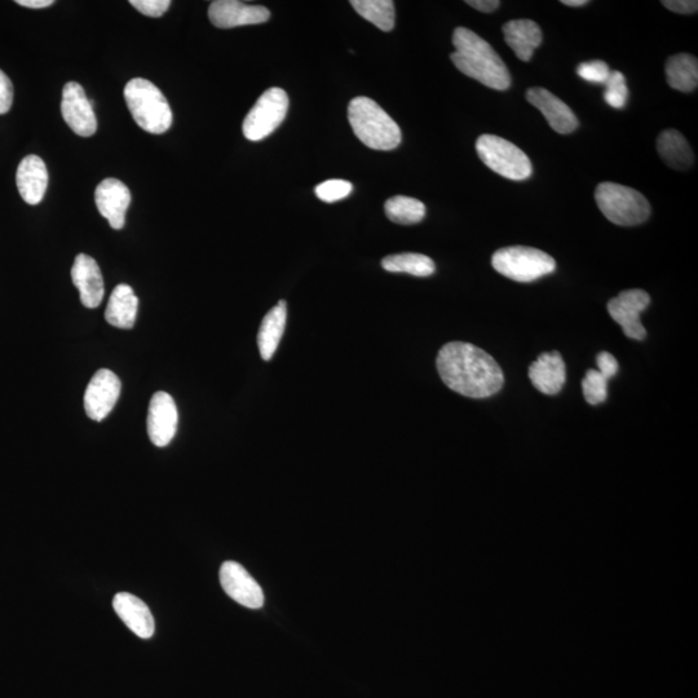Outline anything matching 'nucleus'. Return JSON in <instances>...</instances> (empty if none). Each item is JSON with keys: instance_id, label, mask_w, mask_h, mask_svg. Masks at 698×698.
Listing matches in <instances>:
<instances>
[{"instance_id": "f257e3e1", "label": "nucleus", "mask_w": 698, "mask_h": 698, "mask_svg": "<svg viewBox=\"0 0 698 698\" xmlns=\"http://www.w3.org/2000/svg\"><path fill=\"white\" fill-rule=\"evenodd\" d=\"M440 378L459 395L487 399L502 390L505 377L489 353L474 344L453 342L440 349L436 360Z\"/></svg>"}, {"instance_id": "f03ea898", "label": "nucleus", "mask_w": 698, "mask_h": 698, "mask_svg": "<svg viewBox=\"0 0 698 698\" xmlns=\"http://www.w3.org/2000/svg\"><path fill=\"white\" fill-rule=\"evenodd\" d=\"M455 51L450 55L455 68L481 85L497 91L511 86V74L498 53L470 29L457 28L453 34Z\"/></svg>"}, {"instance_id": "7ed1b4c3", "label": "nucleus", "mask_w": 698, "mask_h": 698, "mask_svg": "<svg viewBox=\"0 0 698 698\" xmlns=\"http://www.w3.org/2000/svg\"><path fill=\"white\" fill-rule=\"evenodd\" d=\"M348 121L357 139L374 150H393L402 139L399 125L369 97H355L348 105Z\"/></svg>"}, {"instance_id": "20e7f679", "label": "nucleus", "mask_w": 698, "mask_h": 698, "mask_svg": "<svg viewBox=\"0 0 698 698\" xmlns=\"http://www.w3.org/2000/svg\"><path fill=\"white\" fill-rule=\"evenodd\" d=\"M126 104L131 116L141 130L153 135L165 134L172 126V110L162 91L144 78H134L127 83Z\"/></svg>"}, {"instance_id": "39448f33", "label": "nucleus", "mask_w": 698, "mask_h": 698, "mask_svg": "<svg viewBox=\"0 0 698 698\" xmlns=\"http://www.w3.org/2000/svg\"><path fill=\"white\" fill-rule=\"evenodd\" d=\"M595 201L605 218L621 227H635L651 216V205L642 193L611 181L596 187Z\"/></svg>"}, {"instance_id": "423d86ee", "label": "nucleus", "mask_w": 698, "mask_h": 698, "mask_svg": "<svg viewBox=\"0 0 698 698\" xmlns=\"http://www.w3.org/2000/svg\"><path fill=\"white\" fill-rule=\"evenodd\" d=\"M493 268L516 282H532L555 271L556 263L549 254L527 246L505 247L494 253Z\"/></svg>"}, {"instance_id": "0eeeda50", "label": "nucleus", "mask_w": 698, "mask_h": 698, "mask_svg": "<svg viewBox=\"0 0 698 698\" xmlns=\"http://www.w3.org/2000/svg\"><path fill=\"white\" fill-rule=\"evenodd\" d=\"M476 152L484 165L503 178L523 181L532 175L533 167L527 154L499 136H480L476 141Z\"/></svg>"}, {"instance_id": "6e6552de", "label": "nucleus", "mask_w": 698, "mask_h": 698, "mask_svg": "<svg viewBox=\"0 0 698 698\" xmlns=\"http://www.w3.org/2000/svg\"><path fill=\"white\" fill-rule=\"evenodd\" d=\"M289 110V96L282 88L272 87L265 91L253 109L247 114L242 132L247 140L260 141L268 138L281 126Z\"/></svg>"}, {"instance_id": "1a4fd4ad", "label": "nucleus", "mask_w": 698, "mask_h": 698, "mask_svg": "<svg viewBox=\"0 0 698 698\" xmlns=\"http://www.w3.org/2000/svg\"><path fill=\"white\" fill-rule=\"evenodd\" d=\"M651 303V297L644 290H627L608 303L609 315L621 326L627 338L643 340L647 331L640 322V315Z\"/></svg>"}, {"instance_id": "9d476101", "label": "nucleus", "mask_w": 698, "mask_h": 698, "mask_svg": "<svg viewBox=\"0 0 698 698\" xmlns=\"http://www.w3.org/2000/svg\"><path fill=\"white\" fill-rule=\"evenodd\" d=\"M61 114L75 134L90 138L97 130V119L85 90L77 82L66 83L61 100Z\"/></svg>"}, {"instance_id": "9b49d317", "label": "nucleus", "mask_w": 698, "mask_h": 698, "mask_svg": "<svg viewBox=\"0 0 698 698\" xmlns=\"http://www.w3.org/2000/svg\"><path fill=\"white\" fill-rule=\"evenodd\" d=\"M122 384L113 371L101 369L88 383L85 393V410L92 421L101 422L117 405Z\"/></svg>"}, {"instance_id": "f8f14e48", "label": "nucleus", "mask_w": 698, "mask_h": 698, "mask_svg": "<svg viewBox=\"0 0 698 698\" xmlns=\"http://www.w3.org/2000/svg\"><path fill=\"white\" fill-rule=\"evenodd\" d=\"M148 436L158 448L169 445L178 431L179 413L174 399L167 392L154 393L149 404Z\"/></svg>"}, {"instance_id": "ddd939ff", "label": "nucleus", "mask_w": 698, "mask_h": 698, "mask_svg": "<svg viewBox=\"0 0 698 698\" xmlns=\"http://www.w3.org/2000/svg\"><path fill=\"white\" fill-rule=\"evenodd\" d=\"M220 583L228 596L246 608L259 609L264 604V594L259 583L236 561H225L220 568Z\"/></svg>"}, {"instance_id": "4468645a", "label": "nucleus", "mask_w": 698, "mask_h": 698, "mask_svg": "<svg viewBox=\"0 0 698 698\" xmlns=\"http://www.w3.org/2000/svg\"><path fill=\"white\" fill-rule=\"evenodd\" d=\"M211 24L219 29L264 24L271 19V12L263 6H254L237 0H216L209 7Z\"/></svg>"}, {"instance_id": "2eb2a0df", "label": "nucleus", "mask_w": 698, "mask_h": 698, "mask_svg": "<svg viewBox=\"0 0 698 698\" xmlns=\"http://www.w3.org/2000/svg\"><path fill=\"white\" fill-rule=\"evenodd\" d=\"M97 210L108 220L110 227L119 231L125 227L126 214L131 205V192L118 179H105L95 192Z\"/></svg>"}, {"instance_id": "dca6fc26", "label": "nucleus", "mask_w": 698, "mask_h": 698, "mask_svg": "<svg viewBox=\"0 0 698 698\" xmlns=\"http://www.w3.org/2000/svg\"><path fill=\"white\" fill-rule=\"evenodd\" d=\"M527 100L545 116L552 130L561 135L572 134L577 130L578 119L564 101L551 94L546 88L533 87L527 92Z\"/></svg>"}, {"instance_id": "f3484780", "label": "nucleus", "mask_w": 698, "mask_h": 698, "mask_svg": "<svg viewBox=\"0 0 698 698\" xmlns=\"http://www.w3.org/2000/svg\"><path fill=\"white\" fill-rule=\"evenodd\" d=\"M72 280L86 308H97L103 303L105 287L99 264L86 254H79L72 267Z\"/></svg>"}, {"instance_id": "a211bd4d", "label": "nucleus", "mask_w": 698, "mask_h": 698, "mask_svg": "<svg viewBox=\"0 0 698 698\" xmlns=\"http://www.w3.org/2000/svg\"><path fill=\"white\" fill-rule=\"evenodd\" d=\"M114 611L132 633L141 639H150L156 630L152 612L143 600L135 595L119 593L113 599Z\"/></svg>"}, {"instance_id": "6ab92c4d", "label": "nucleus", "mask_w": 698, "mask_h": 698, "mask_svg": "<svg viewBox=\"0 0 698 698\" xmlns=\"http://www.w3.org/2000/svg\"><path fill=\"white\" fill-rule=\"evenodd\" d=\"M16 184L22 200L33 206L41 203L48 188V171L43 159L34 154L22 159Z\"/></svg>"}, {"instance_id": "aec40b11", "label": "nucleus", "mask_w": 698, "mask_h": 698, "mask_svg": "<svg viewBox=\"0 0 698 698\" xmlns=\"http://www.w3.org/2000/svg\"><path fill=\"white\" fill-rule=\"evenodd\" d=\"M529 378L533 386L545 395H556L567 381V369L559 352L543 353L530 365Z\"/></svg>"}, {"instance_id": "412c9836", "label": "nucleus", "mask_w": 698, "mask_h": 698, "mask_svg": "<svg viewBox=\"0 0 698 698\" xmlns=\"http://www.w3.org/2000/svg\"><path fill=\"white\" fill-rule=\"evenodd\" d=\"M503 35L508 47L521 61L532 60L534 51L541 46L542 30L532 20H512L503 26Z\"/></svg>"}, {"instance_id": "4be33fe9", "label": "nucleus", "mask_w": 698, "mask_h": 698, "mask_svg": "<svg viewBox=\"0 0 698 698\" xmlns=\"http://www.w3.org/2000/svg\"><path fill=\"white\" fill-rule=\"evenodd\" d=\"M139 299L131 286L118 285L110 295L105 320L114 328L130 330L138 317Z\"/></svg>"}, {"instance_id": "5701e85b", "label": "nucleus", "mask_w": 698, "mask_h": 698, "mask_svg": "<svg viewBox=\"0 0 698 698\" xmlns=\"http://www.w3.org/2000/svg\"><path fill=\"white\" fill-rule=\"evenodd\" d=\"M287 320V304L285 300L278 302L264 316L258 333V346L260 356L264 361H269L275 355L282 337H284Z\"/></svg>"}, {"instance_id": "b1692460", "label": "nucleus", "mask_w": 698, "mask_h": 698, "mask_svg": "<svg viewBox=\"0 0 698 698\" xmlns=\"http://www.w3.org/2000/svg\"><path fill=\"white\" fill-rule=\"evenodd\" d=\"M657 152L671 169L686 171L695 162L691 145L677 130H666L657 139Z\"/></svg>"}, {"instance_id": "393cba45", "label": "nucleus", "mask_w": 698, "mask_h": 698, "mask_svg": "<svg viewBox=\"0 0 698 698\" xmlns=\"http://www.w3.org/2000/svg\"><path fill=\"white\" fill-rule=\"evenodd\" d=\"M666 79L671 88L680 92H693L698 86V61L688 53L671 56L666 63Z\"/></svg>"}, {"instance_id": "a878e982", "label": "nucleus", "mask_w": 698, "mask_h": 698, "mask_svg": "<svg viewBox=\"0 0 698 698\" xmlns=\"http://www.w3.org/2000/svg\"><path fill=\"white\" fill-rule=\"evenodd\" d=\"M384 271L391 273H408L415 277L434 275V260L423 254L405 253L387 256L382 260Z\"/></svg>"}, {"instance_id": "bb28decb", "label": "nucleus", "mask_w": 698, "mask_h": 698, "mask_svg": "<svg viewBox=\"0 0 698 698\" xmlns=\"http://www.w3.org/2000/svg\"><path fill=\"white\" fill-rule=\"evenodd\" d=\"M351 6L362 19L368 20L382 32L395 28V3L391 0H352Z\"/></svg>"}, {"instance_id": "cd10ccee", "label": "nucleus", "mask_w": 698, "mask_h": 698, "mask_svg": "<svg viewBox=\"0 0 698 698\" xmlns=\"http://www.w3.org/2000/svg\"><path fill=\"white\" fill-rule=\"evenodd\" d=\"M384 211L391 222L402 225L421 223L426 216V206L423 202L405 196L390 198L384 205Z\"/></svg>"}, {"instance_id": "c85d7f7f", "label": "nucleus", "mask_w": 698, "mask_h": 698, "mask_svg": "<svg viewBox=\"0 0 698 698\" xmlns=\"http://www.w3.org/2000/svg\"><path fill=\"white\" fill-rule=\"evenodd\" d=\"M608 378L598 370L590 369L583 378V395L590 405L602 404L608 396Z\"/></svg>"}, {"instance_id": "c756f323", "label": "nucleus", "mask_w": 698, "mask_h": 698, "mask_svg": "<svg viewBox=\"0 0 698 698\" xmlns=\"http://www.w3.org/2000/svg\"><path fill=\"white\" fill-rule=\"evenodd\" d=\"M604 99L614 109H622L629 99V88L626 85L625 75L621 72H611L607 82L604 83Z\"/></svg>"}, {"instance_id": "7c9ffc66", "label": "nucleus", "mask_w": 698, "mask_h": 698, "mask_svg": "<svg viewBox=\"0 0 698 698\" xmlns=\"http://www.w3.org/2000/svg\"><path fill=\"white\" fill-rule=\"evenodd\" d=\"M353 191V185L347 180L331 179L317 185L316 196L321 201L334 203L344 200Z\"/></svg>"}, {"instance_id": "2f4dec72", "label": "nucleus", "mask_w": 698, "mask_h": 698, "mask_svg": "<svg viewBox=\"0 0 698 698\" xmlns=\"http://www.w3.org/2000/svg\"><path fill=\"white\" fill-rule=\"evenodd\" d=\"M612 70L609 66L604 63V61L594 60L590 63H583L578 65L577 74L580 75L582 79L591 83H604L607 82L609 75H611Z\"/></svg>"}, {"instance_id": "473e14b6", "label": "nucleus", "mask_w": 698, "mask_h": 698, "mask_svg": "<svg viewBox=\"0 0 698 698\" xmlns=\"http://www.w3.org/2000/svg\"><path fill=\"white\" fill-rule=\"evenodd\" d=\"M131 6L149 17L165 15L171 6L170 0H131Z\"/></svg>"}, {"instance_id": "72a5a7b5", "label": "nucleus", "mask_w": 698, "mask_h": 698, "mask_svg": "<svg viewBox=\"0 0 698 698\" xmlns=\"http://www.w3.org/2000/svg\"><path fill=\"white\" fill-rule=\"evenodd\" d=\"M13 103V85L10 78L0 70V116L10 112Z\"/></svg>"}, {"instance_id": "f704fd0d", "label": "nucleus", "mask_w": 698, "mask_h": 698, "mask_svg": "<svg viewBox=\"0 0 698 698\" xmlns=\"http://www.w3.org/2000/svg\"><path fill=\"white\" fill-rule=\"evenodd\" d=\"M662 6H665L667 10L680 13V15H692L698 11L696 0H664Z\"/></svg>"}, {"instance_id": "c9c22d12", "label": "nucleus", "mask_w": 698, "mask_h": 698, "mask_svg": "<svg viewBox=\"0 0 698 698\" xmlns=\"http://www.w3.org/2000/svg\"><path fill=\"white\" fill-rule=\"evenodd\" d=\"M596 362H598L599 373H602L605 378L611 379L617 374L618 362L611 353H600Z\"/></svg>"}, {"instance_id": "e433bc0d", "label": "nucleus", "mask_w": 698, "mask_h": 698, "mask_svg": "<svg viewBox=\"0 0 698 698\" xmlns=\"http://www.w3.org/2000/svg\"><path fill=\"white\" fill-rule=\"evenodd\" d=\"M466 3L468 6L475 8V10L484 13H492L498 10L499 4H501L499 0H467Z\"/></svg>"}, {"instance_id": "4c0bfd02", "label": "nucleus", "mask_w": 698, "mask_h": 698, "mask_svg": "<svg viewBox=\"0 0 698 698\" xmlns=\"http://www.w3.org/2000/svg\"><path fill=\"white\" fill-rule=\"evenodd\" d=\"M19 6L26 8H33V10H41V8H47L52 6L53 0H17L16 2Z\"/></svg>"}, {"instance_id": "58836bf2", "label": "nucleus", "mask_w": 698, "mask_h": 698, "mask_svg": "<svg viewBox=\"0 0 698 698\" xmlns=\"http://www.w3.org/2000/svg\"><path fill=\"white\" fill-rule=\"evenodd\" d=\"M561 3L568 7H583L586 6V4H589L587 0H563Z\"/></svg>"}]
</instances>
